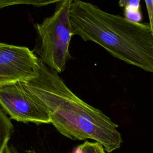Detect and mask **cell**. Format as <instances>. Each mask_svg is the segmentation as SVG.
Segmentation results:
<instances>
[{
  "label": "cell",
  "instance_id": "obj_13",
  "mask_svg": "<svg viewBox=\"0 0 153 153\" xmlns=\"http://www.w3.org/2000/svg\"><path fill=\"white\" fill-rule=\"evenodd\" d=\"M10 149H11V153H19L13 146H11V147H10Z\"/></svg>",
  "mask_w": 153,
  "mask_h": 153
},
{
  "label": "cell",
  "instance_id": "obj_2",
  "mask_svg": "<svg viewBox=\"0 0 153 153\" xmlns=\"http://www.w3.org/2000/svg\"><path fill=\"white\" fill-rule=\"evenodd\" d=\"M69 17L74 35L94 42L112 56L153 72V29L107 13L97 5L72 0Z\"/></svg>",
  "mask_w": 153,
  "mask_h": 153
},
{
  "label": "cell",
  "instance_id": "obj_1",
  "mask_svg": "<svg viewBox=\"0 0 153 153\" xmlns=\"http://www.w3.org/2000/svg\"><path fill=\"white\" fill-rule=\"evenodd\" d=\"M39 65L38 75L22 83L48 109L56 130L72 140L93 139L108 152L120 148L122 139L118 126L100 110L79 98L59 73L39 59Z\"/></svg>",
  "mask_w": 153,
  "mask_h": 153
},
{
  "label": "cell",
  "instance_id": "obj_3",
  "mask_svg": "<svg viewBox=\"0 0 153 153\" xmlns=\"http://www.w3.org/2000/svg\"><path fill=\"white\" fill-rule=\"evenodd\" d=\"M72 1L57 3L51 16L34 25L37 38L32 51L46 66L59 74L65 71L67 62L71 59L69 47L74 36L69 17Z\"/></svg>",
  "mask_w": 153,
  "mask_h": 153
},
{
  "label": "cell",
  "instance_id": "obj_9",
  "mask_svg": "<svg viewBox=\"0 0 153 153\" xmlns=\"http://www.w3.org/2000/svg\"><path fill=\"white\" fill-rule=\"evenodd\" d=\"M124 18L135 23H140L142 20V16L140 10H134L128 8H124Z\"/></svg>",
  "mask_w": 153,
  "mask_h": 153
},
{
  "label": "cell",
  "instance_id": "obj_6",
  "mask_svg": "<svg viewBox=\"0 0 153 153\" xmlns=\"http://www.w3.org/2000/svg\"><path fill=\"white\" fill-rule=\"evenodd\" d=\"M13 129L14 127L10 118L0 107V153L8 143Z\"/></svg>",
  "mask_w": 153,
  "mask_h": 153
},
{
  "label": "cell",
  "instance_id": "obj_11",
  "mask_svg": "<svg viewBox=\"0 0 153 153\" xmlns=\"http://www.w3.org/2000/svg\"><path fill=\"white\" fill-rule=\"evenodd\" d=\"M148 17L149 25L153 29V0H145Z\"/></svg>",
  "mask_w": 153,
  "mask_h": 153
},
{
  "label": "cell",
  "instance_id": "obj_7",
  "mask_svg": "<svg viewBox=\"0 0 153 153\" xmlns=\"http://www.w3.org/2000/svg\"><path fill=\"white\" fill-rule=\"evenodd\" d=\"M64 0H0V9L15 5H29L37 7L57 4Z\"/></svg>",
  "mask_w": 153,
  "mask_h": 153
},
{
  "label": "cell",
  "instance_id": "obj_8",
  "mask_svg": "<svg viewBox=\"0 0 153 153\" xmlns=\"http://www.w3.org/2000/svg\"><path fill=\"white\" fill-rule=\"evenodd\" d=\"M72 153H105L103 146L99 143L85 141L77 146Z\"/></svg>",
  "mask_w": 153,
  "mask_h": 153
},
{
  "label": "cell",
  "instance_id": "obj_12",
  "mask_svg": "<svg viewBox=\"0 0 153 153\" xmlns=\"http://www.w3.org/2000/svg\"><path fill=\"white\" fill-rule=\"evenodd\" d=\"M1 153H11V151L10 150V148L8 146V143L7 144L5 147L4 148L3 150L2 151Z\"/></svg>",
  "mask_w": 153,
  "mask_h": 153
},
{
  "label": "cell",
  "instance_id": "obj_5",
  "mask_svg": "<svg viewBox=\"0 0 153 153\" xmlns=\"http://www.w3.org/2000/svg\"><path fill=\"white\" fill-rule=\"evenodd\" d=\"M39 68L38 57L29 48L0 42V85L31 80Z\"/></svg>",
  "mask_w": 153,
  "mask_h": 153
},
{
  "label": "cell",
  "instance_id": "obj_10",
  "mask_svg": "<svg viewBox=\"0 0 153 153\" xmlns=\"http://www.w3.org/2000/svg\"><path fill=\"white\" fill-rule=\"evenodd\" d=\"M120 7L134 10H140V0H119Z\"/></svg>",
  "mask_w": 153,
  "mask_h": 153
},
{
  "label": "cell",
  "instance_id": "obj_4",
  "mask_svg": "<svg viewBox=\"0 0 153 153\" xmlns=\"http://www.w3.org/2000/svg\"><path fill=\"white\" fill-rule=\"evenodd\" d=\"M0 106L10 118L17 121L51 123L48 109L24 87L22 82L0 85Z\"/></svg>",
  "mask_w": 153,
  "mask_h": 153
}]
</instances>
